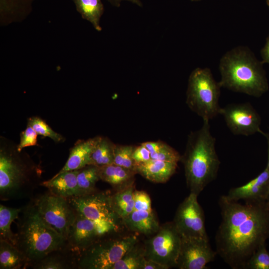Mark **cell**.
Wrapping results in <instances>:
<instances>
[{
    "instance_id": "3957f363",
    "label": "cell",
    "mask_w": 269,
    "mask_h": 269,
    "mask_svg": "<svg viewBox=\"0 0 269 269\" xmlns=\"http://www.w3.org/2000/svg\"><path fill=\"white\" fill-rule=\"evenodd\" d=\"M263 63L247 47L238 46L221 59L219 70L221 87L260 97L269 90Z\"/></svg>"
},
{
    "instance_id": "5bb4252c",
    "label": "cell",
    "mask_w": 269,
    "mask_h": 269,
    "mask_svg": "<svg viewBox=\"0 0 269 269\" xmlns=\"http://www.w3.org/2000/svg\"><path fill=\"white\" fill-rule=\"evenodd\" d=\"M107 232L102 226L77 212L76 218L69 230L66 244L79 257L82 252Z\"/></svg>"
},
{
    "instance_id": "7402d4cb",
    "label": "cell",
    "mask_w": 269,
    "mask_h": 269,
    "mask_svg": "<svg viewBox=\"0 0 269 269\" xmlns=\"http://www.w3.org/2000/svg\"><path fill=\"white\" fill-rule=\"evenodd\" d=\"M28 267L24 255L14 245L0 240V269H20Z\"/></svg>"
},
{
    "instance_id": "cb8c5ba5",
    "label": "cell",
    "mask_w": 269,
    "mask_h": 269,
    "mask_svg": "<svg viewBox=\"0 0 269 269\" xmlns=\"http://www.w3.org/2000/svg\"><path fill=\"white\" fill-rule=\"evenodd\" d=\"M134 185L123 190L111 194V201L113 209L123 220L134 210Z\"/></svg>"
},
{
    "instance_id": "4dcf8cb0",
    "label": "cell",
    "mask_w": 269,
    "mask_h": 269,
    "mask_svg": "<svg viewBox=\"0 0 269 269\" xmlns=\"http://www.w3.org/2000/svg\"><path fill=\"white\" fill-rule=\"evenodd\" d=\"M27 125L30 126L38 134L49 137L56 142L64 140L63 136L54 131L42 119L33 117L28 119Z\"/></svg>"
},
{
    "instance_id": "277c9868",
    "label": "cell",
    "mask_w": 269,
    "mask_h": 269,
    "mask_svg": "<svg viewBox=\"0 0 269 269\" xmlns=\"http://www.w3.org/2000/svg\"><path fill=\"white\" fill-rule=\"evenodd\" d=\"M17 219L15 246L25 257L28 268L66 244V239L40 216L33 202L22 208Z\"/></svg>"
},
{
    "instance_id": "44dd1931",
    "label": "cell",
    "mask_w": 269,
    "mask_h": 269,
    "mask_svg": "<svg viewBox=\"0 0 269 269\" xmlns=\"http://www.w3.org/2000/svg\"><path fill=\"white\" fill-rule=\"evenodd\" d=\"M100 180L109 183L115 191L134 185L136 172L114 163L98 167Z\"/></svg>"
},
{
    "instance_id": "ac0fdd59",
    "label": "cell",
    "mask_w": 269,
    "mask_h": 269,
    "mask_svg": "<svg viewBox=\"0 0 269 269\" xmlns=\"http://www.w3.org/2000/svg\"><path fill=\"white\" fill-rule=\"evenodd\" d=\"M122 221L129 231L147 237L155 233L160 226L152 210H134Z\"/></svg>"
},
{
    "instance_id": "f35d334b",
    "label": "cell",
    "mask_w": 269,
    "mask_h": 269,
    "mask_svg": "<svg viewBox=\"0 0 269 269\" xmlns=\"http://www.w3.org/2000/svg\"><path fill=\"white\" fill-rule=\"evenodd\" d=\"M263 134L266 138L268 143V163L266 166V168L269 171V133H264L262 132L261 133Z\"/></svg>"
},
{
    "instance_id": "d6a6232c",
    "label": "cell",
    "mask_w": 269,
    "mask_h": 269,
    "mask_svg": "<svg viewBox=\"0 0 269 269\" xmlns=\"http://www.w3.org/2000/svg\"><path fill=\"white\" fill-rule=\"evenodd\" d=\"M37 133L29 125L27 126L26 129L20 134V139L17 149L21 152L22 149L26 147L37 145Z\"/></svg>"
},
{
    "instance_id": "9c48e42d",
    "label": "cell",
    "mask_w": 269,
    "mask_h": 269,
    "mask_svg": "<svg viewBox=\"0 0 269 269\" xmlns=\"http://www.w3.org/2000/svg\"><path fill=\"white\" fill-rule=\"evenodd\" d=\"M143 243L145 259L164 266L167 269L176 267L181 236L173 222L160 225Z\"/></svg>"
},
{
    "instance_id": "f546056e",
    "label": "cell",
    "mask_w": 269,
    "mask_h": 269,
    "mask_svg": "<svg viewBox=\"0 0 269 269\" xmlns=\"http://www.w3.org/2000/svg\"><path fill=\"white\" fill-rule=\"evenodd\" d=\"M134 147L133 145L115 144L114 163L136 172V163L133 158Z\"/></svg>"
},
{
    "instance_id": "ab89813d",
    "label": "cell",
    "mask_w": 269,
    "mask_h": 269,
    "mask_svg": "<svg viewBox=\"0 0 269 269\" xmlns=\"http://www.w3.org/2000/svg\"><path fill=\"white\" fill-rule=\"evenodd\" d=\"M266 202V203L268 208H269V192Z\"/></svg>"
},
{
    "instance_id": "4316f807",
    "label": "cell",
    "mask_w": 269,
    "mask_h": 269,
    "mask_svg": "<svg viewBox=\"0 0 269 269\" xmlns=\"http://www.w3.org/2000/svg\"><path fill=\"white\" fill-rule=\"evenodd\" d=\"M145 259L143 244H140L138 241L110 269H141Z\"/></svg>"
},
{
    "instance_id": "603a6c76",
    "label": "cell",
    "mask_w": 269,
    "mask_h": 269,
    "mask_svg": "<svg viewBox=\"0 0 269 269\" xmlns=\"http://www.w3.org/2000/svg\"><path fill=\"white\" fill-rule=\"evenodd\" d=\"M73 0L82 17L91 22L96 30L101 31L100 21L104 10L101 0Z\"/></svg>"
},
{
    "instance_id": "836d02e7",
    "label": "cell",
    "mask_w": 269,
    "mask_h": 269,
    "mask_svg": "<svg viewBox=\"0 0 269 269\" xmlns=\"http://www.w3.org/2000/svg\"><path fill=\"white\" fill-rule=\"evenodd\" d=\"M134 198V210L151 211L152 210L150 198L146 192L135 189Z\"/></svg>"
},
{
    "instance_id": "4fadbf2b",
    "label": "cell",
    "mask_w": 269,
    "mask_h": 269,
    "mask_svg": "<svg viewBox=\"0 0 269 269\" xmlns=\"http://www.w3.org/2000/svg\"><path fill=\"white\" fill-rule=\"evenodd\" d=\"M209 240L197 238L181 237L176 267L179 269H205L216 255Z\"/></svg>"
},
{
    "instance_id": "d590c367",
    "label": "cell",
    "mask_w": 269,
    "mask_h": 269,
    "mask_svg": "<svg viewBox=\"0 0 269 269\" xmlns=\"http://www.w3.org/2000/svg\"><path fill=\"white\" fill-rule=\"evenodd\" d=\"M141 269H167L164 266L150 260L145 259Z\"/></svg>"
},
{
    "instance_id": "ffe728a7",
    "label": "cell",
    "mask_w": 269,
    "mask_h": 269,
    "mask_svg": "<svg viewBox=\"0 0 269 269\" xmlns=\"http://www.w3.org/2000/svg\"><path fill=\"white\" fill-rule=\"evenodd\" d=\"M177 163L151 159L136 164V172L152 182L165 183L175 173Z\"/></svg>"
},
{
    "instance_id": "8992f818",
    "label": "cell",
    "mask_w": 269,
    "mask_h": 269,
    "mask_svg": "<svg viewBox=\"0 0 269 269\" xmlns=\"http://www.w3.org/2000/svg\"><path fill=\"white\" fill-rule=\"evenodd\" d=\"M120 231L112 230L102 234L82 252L78 259V269H110L139 241L137 234L131 233L122 235Z\"/></svg>"
},
{
    "instance_id": "7a4b0ae2",
    "label": "cell",
    "mask_w": 269,
    "mask_h": 269,
    "mask_svg": "<svg viewBox=\"0 0 269 269\" xmlns=\"http://www.w3.org/2000/svg\"><path fill=\"white\" fill-rule=\"evenodd\" d=\"M209 123L203 121L201 128L189 134L181 156L187 187L190 193L197 196L216 178L220 164Z\"/></svg>"
},
{
    "instance_id": "52a82bcc",
    "label": "cell",
    "mask_w": 269,
    "mask_h": 269,
    "mask_svg": "<svg viewBox=\"0 0 269 269\" xmlns=\"http://www.w3.org/2000/svg\"><path fill=\"white\" fill-rule=\"evenodd\" d=\"M221 86L208 68L195 69L190 74L186 91V104L203 121L220 114Z\"/></svg>"
},
{
    "instance_id": "ba28073f",
    "label": "cell",
    "mask_w": 269,
    "mask_h": 269,
    "mask_svg": "<svg viewBox=\"0 0 269 269\" xmlns=\"http://www.w3.org/2000/svg\"><path fill=\"white\" fill-rule=\"evenodd\" d=\"M67 199L78 213L99 224L107 231H119L124 227L122 220L113 209L110 192L97 191Z\"/></svg>"
},
{
    "instance_id": "74e56055",
    "label": "cell",
    "mask_w": 269,
    "mask_h": 269,
    "mask_svg": "<svg viewBox=\"0 0 269 269\" xmlns=\"http://www.w3.org/2000/svg\"><path fill=\"white\" fill-rule=\"evenodd\" d=\"M113 5L119 7L120 6L121 1L127 0L139 6H142V3L140 0H108Z\"/></svg>"
},
{
    "instance_id": "d6986e66",
    "label": "cell",
    "mask_w": 269,
    "mask_h": 269,
    "mask_svg": "<svg viewBox=\"0 0 269 269\" xmlns=\"http://www.w3.org/2000/svg\"><path fill=\"white\" fill-rule=\"evenodd\" d=\"M78 170L67 171L57 173L48 180L41 183L48 191L56 196L69 198L78 196V188L77 176Z\"/></svg>"
},
{
    "instance_id": "e0dca14e",
    "label": "cell",
    "mask_w": 269,
    "mask_h": 269,
    "mask_svg": "<svg viewBox=\"0 0 269 269\" xmlns=\"http://www.w3.org/2000/svg\"><path fill=\"white\" fill-rule=\"evenodd\" d=\"M79 255L66 244L44 257L34 264V269H78Z\"/></svg>"
},
{
    "instance_id": "b9f144b4",
    "label": "cell",
    "mask_w": 269,
    "mask_h": 269,
    "mask_svg": "<svg viewBox=\"0 0 269 269\" xmlns=\"http://www.w3.org/2000/svg\"><path fill=\"white\" fill-rule=\"evenodd\" d=\"M192 1H201L202 0H191Z\"/></svg>"
},
{
    "instance_id": "484cf974",
    "label": "cell",
    "mask_w": 269,
    "mask_h": 269,
    "mask_svg": "<svg viewBox=\"0 0 269 269\" xmlns=\"http://www.w3.org/2000/svg\"><path fill=\"white\" fill-rule=\"evenodd\" d=\"M22 208H15L0 205V240L15 245V234L10 229L11 223L18 219Z\"/></svg>"
},
{
    "instance_id": "9a60e30c",
    "label": "cell",
    "mask_w": 269,
    "mask_h": 269,
    "mask_svg": "<svg viewBox=\"0 0 269 269\" xmlns=\"http://www.w3.org/2000/svg\"><path fill=\"white\" fill-rule=\"evenodd\" d=\"M269 192V171L266 168L246 184L231 189L227 195L229 201L245 202L266 201Z\"/></svg>"
},
{
    "instance_id": "60d3db41",
    "label": "cell",
    "mask_w": 269,
    "mask_h": 269,
    "mask_svg": "<svg viewBox=\"0 0 269 269\" xmlns=\"http://www.w3.org/2000/svg\"><path fill=\"white\" fill-rule=\"evenodd\" d=\"M266 2L268 6L269 7V0H266Z\"/></svg>"
},
{
    "instance_id": "e575fe53",
    "label": "cell",
    "mask_w": 269,
    "mask_h": 269,
    "mask_svg": "<svg viewBox=\"0 0 269 269\" xmlns=\"http://www.w3.org/2000/svg\"><path fill=\"white\" fill-rule=\"evenodd\" d=\"M133 158L136 164L147 161L151 159L149 151L142 143L138 146H134Z\"/></svg>"
},
{
    "instance_id": "6da1fadb",
    "label": "cell",
    "mask_w": 269,
    "mask_h": 269,
    "mask_svg": "<svg viewBox=\"0 0 269 269\" xmlns=\"http://www.w3.org/2000/svg\"><path fill=\"white\" fill-rule=\"evenodd\" d=\"M222 221L215 236L216 253L231 268L245 269L255 251L269 238L266 202L219 200Z\"/></svg>"
},
{
    "instance_id": "1f68e13d",
    "label": "cell",
    "mask_w": 269,
    "mask_h": 269,
    "mask_svg": "<svg viewBox=\"0 0 269 269\" xmlns=\"http://www.w3.org/2000/svg\"><path fill=\"white\" fill-rule=\"evenodd\" d=\"M245 269H269V253L265 244L262 245L247 263Z\"/></svg>"
},
{
    "instance_id": "83f0119b",
    "label": "cell",
    "mask_w": 269,
    "mask_h": 269,
    "mask_svg": "<svg viewBox=\"0 0 269 269\" xmlns=\"http://www.w3.org/2000/svg\"><path fill=\"white\" fill-rule=\"evenodd\" d=\"M142 143L149 151L152 159L176 163L181 160V156L178 152L164 142L158 140Z\"/></svg>"
},
{
    "instance_id": "8fae6325",
    "label": "cell",
    "mask_w": 269,
    "mask_h": 269,
    "mask_svg": "<svg viewBox=\"0 0 269 269\" xmlns=\"http://www.w3.org/2000/svg\"><path fill=\"white\" fill-rule=\"evenodd\" d=\"M197 197L196 194L190 193L178 207L172 222L181 237L209 240L204 212Z\"/></svg>"
},
{
    "instance_id": "2e32d148",
    "label": "cell",
    "mask_w": 269,
    "mask_h": 269,
    "mask_svg": "<svg viewBox=\"0 0 269 269\" xmlns=\"http://www.w3.org/2000/svg\"><path fill=\"white\" fill-rule=\"evenodd\" d=\"M102 136H97L86 140H78L70 149L67 161L57 173L80 169L91 165V155Z\"/></svg>"
},
{
    "instance_id": "f1b7e54d",
    "label": "cell",
    "mask_w": 269,
    "mask_h": 269,
    "mask_svg": "<svg viewBox=\"0 0 269 269\" xmlns=\"http://www.w3.org/2000/svg\"><path fill=\"white\" fill-rule=\"evenodd\" d=\"M115 144L110 139L102 136L91 155V165L98 167L114 163Z\"/></svg>"
},
{
    "instance_id": "5b68a950",
    "label": "cell",
    "mask_w": 269,
    "mask_h": 269,
    "mask_svg": "<svg viewBox=\"0 0 269 269\" xmlns=\"http://www.w3.org/2000/svg\"><path fill=\"white\" fill-rule=\"evenodd\" d=\"M15 149L0 146V198L2 201L29 196L37 185L39 169L23 159Z\"/></svg>"
},
{
    "instance_id": "8d00e7d4",
    "label": "cell",
    "mask_w": 269,
    "mask_h": 269,
    "mask_svg": "<svg viewBox=\"0 0 269 269\" xmlns=\"http://www.w3.org/2000/svg\"><path fill=\"white\" fill-rule=\"evenodd\" d=\"M263 61L262 63L269 64V35L267 38V41L265 46L261 51Z\"/></svg>"
},
{
    "instance_id": "7c38bea8",
    "label": "cell",
    "mask_w": 269,
    "mask_h": 269,
    "mask_svg": "<svg viewBox=\"0 0 269 269\" xmlns=\"http://www.w3.org/2000/svg\"><path fill=\"white\" fill-rule=\"evenodd\" d=\"M220 115L235 135L249 136L263 132L260 129L261 117L249 103L228 105L221 108Z\"/></svg>"
},
{
    "instance_id": "30bf717a",
    "label": "cell",
    "mask_w": 269,
    "mask_h": 269,
    "mask_svg": "<svg viewBox=\"0 0 269 269\" xmlns=\"http://www.w3.org/2000/svg\"><path fill=\"white\" fill-rule=\"evenodd\" d=\"M33 203L40 216L66 240L77 211L67 198L48 193L36 198Z\"/></svg>"
},
{
    "instance_id": "d4e9b609",
    "label": "cell",
    "mask_w": 269,
    "mask_h": 269,
    "mask_svg": "<svg viewBox=\"0 0 269 269\" xmlns=\"http://www.w3.org/2000/svg\"><path fill=\"white\" fill-rule=\"evenodd\" d=\"M77 179L78 188L77 196L86 195L98 191L96 184L100 180L98 167L88 165L79 169Z\"/></svg>"
}]
</instances>
